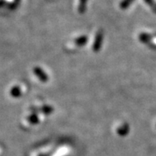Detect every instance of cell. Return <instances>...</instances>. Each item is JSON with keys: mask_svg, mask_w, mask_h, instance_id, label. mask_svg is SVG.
<instances>
[{"mask_svg": "<svg viewBox=\"0 0 156 156\" xmlns=\"http://www.w3.org/2000/svg\"><path fill=\"white\" fill-rule=\"evenodd\" d=\"M37 70H38V72H37V71H36V70H35V71H36V74H37V76H39V77L41 78V79H40V80H46V79H45V74H43V73H43L42 72V71H40V69H37Z\"/></svg>", "mask_w": 156, "mask_h": 156, "instance_id": "6da1fadb", "label": "cell"}]
</instances>
